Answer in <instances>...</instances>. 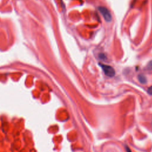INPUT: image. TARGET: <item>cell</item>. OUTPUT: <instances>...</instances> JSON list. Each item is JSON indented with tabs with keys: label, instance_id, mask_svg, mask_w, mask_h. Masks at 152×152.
I'll return each mask as SVG.
<instances>
[{
	"label": "cell",
	"instance_id": "cell-2",
	"mask_svg": "<svg viewBox=\"0 0 152 152\" xmlns=\"http://www.w3.org/2000/svg\"><path fill=\"white\" fill-rule=\"evenodd\" d=\"M99 66L102 68L105 74L107 76L109 77H112L115 75V70L111 66L103 64H99Z\"/></svg>",
	"mask_w": 152,
	"mask_h": 152
},
{
	"label": "cell",
	"instance_id": "cell-3",
	"mask_svg": "<svg viewBox=\"0 0 152 152\" xmlns=\"http://www.w3.org/2000/svg\"><path fill=\"white\" fill-rule=\"evenodd\" d=\"M138 80L139 81V82L143 84H144L147 83V79L146 77L143 75V74H140L138 76Z\"/></svg>",
	"mask_w": 152,
	"mask_h": 152
},
{
	"label": "cell",
	"instance_id": "cell-1",
	"mask_svg": "<svg viewBox=\"0 0 152 152\" xmlns=\"http://www.w3.org/2000/svg\"><path fill=\"white\" fill-rule=\"evenodd\" d=\"M98 10L100 14L102 15L107 22H111L112 20V15L109 10L105 7H99Z\"/></svg>",
	"mask_w": 152,
	"mask_h": 152
},
{
	"label": "cell",
	"instance_id": "cell-6",
	"mask_svg": "<svg viewBox=\"0 0 152 152\" xmlns=\"http://www.w3.org/2000/svg\"><path fill=\"white\" fill-rule=\"evenodd\" d=\"M125 150H126L127 152H132L131 150V149H130L127 146H125Z\"/></svg>",
	"mask_w": 152,
	"mask_h": 152
},
{
	"label": "cell",
	"instance_id": "cell-4",
	"mask_svg": "<svg viewBox=\"0 0 152 152\" xmlns=\"http://www.w3.org/2000/svg\"><path fill=\"white\" fill-rule=\"evenodd\" d=\"M146 69L147 70H152V60L148 63L146 67Z\"/></svg>",
	"mask_w": 152,
	"mask_h": 152
},
{
	"label": "cell",
	"instance_id": "cell-5",
	"mask_svg": "<svg viewBox=\"0 0 152 152\" xmlns=\"http://www.w3.org/2000/svg\"><path fill=\"white\" fill-rule=\"evenodd\" d=\"M147 93L150 94L152 96V86H150V87H148V89H147Z\"/></svg>",
	"mask_w": 152,
	"mask_h": 152
}]
</instances>
